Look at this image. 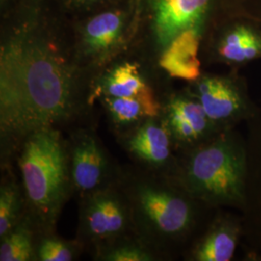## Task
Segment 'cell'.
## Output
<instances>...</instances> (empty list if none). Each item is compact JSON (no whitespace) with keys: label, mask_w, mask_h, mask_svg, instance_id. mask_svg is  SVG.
Masks as SVG:
<instances>
[{"label":"cell","mask_w":261,"mask_h":261,"mask_svg":"<svg viewBox=\"0 0 261 261\" xmlns=\"http://www.w3.org/2000/svg\"><path fill=\"white\" fill-rule=\"evenodd\" d=\"M0 126L28 137L69 119L93 79L75 53L71 20L53 0H16L1 17Z\"/></svg>","instance_id":"1"},{"label":"cell","mask_w":261,"mask_h":261,"mask_svg":"<svg viewBox=\"0 0 261 261\" xmlns=\"http://www.w3.org/2000/svg\"><path fill=\"white\" fill-rule=\"evenodd\" d=\"M101 101L112 121L121 126L133 125L142 119L155 118L160 112V105L154 89L138 97L102 96Z\"/></svg>","instance_id":"15"},{"label":"cell","mask_w":261,"mask_h":261,"mask_svg":"<svg viewBox=\"0 0 261 261\" xmlns=\"http://www.w3.org/2000/svg\"><path fill=\"white\" fill-rule=\"evenodd\" d=\"M15 2L16 0H0V18L4 17L12 9Z\"/></svg>","instance_id":"23"},{"label":"cell","mask_w":261,"mask_h":261,"mask_svg":"<svg viewBox=\"0 0 261 261\" xmlns=\"http://www.w3.org/2000/svg\"><path fill=\"white\" fill-rule=\"evenodd\" d=\"M153 70L159 69L133 48L94 77L91 96L138 97L154 89L150 83Z\"/></svg>","instance_id":"9"},{"label":"cell","mask_w":261,"mask_h":261,"mask_svg":"<svg viewBox=\"0 0 261 261\" xmlns=\"http://www.w3.org/2000/svg\"><path fill=\"white\" fill-rule=\"evenodd\" d=\"M19 168L29 207L42 224L53 225L72 181L69 159L59 133L47 128L28 135Z\"/></svg>","instance_id":"2"},{"label":"cell","mask_w":261,"mask_h":261,"mask_svg":"<svg viewBox=\"0 0 261 261\" xmlns=\"http://www.w3.org/2000/svg\"><path fill=\"white\" fill-rule=\"evenodd\" d=\"M34 256L32 231L29 221H20L1 238L0 260L28 261Z\"/></svg>","instance_id":"16"},{"label":"cell","mask_w":261,"mask_h":261,"mask_svg":"<svg viewBox=\"0 0 261 261\" xmlns=\"http://www.w3.org/2000/svg\"><path fill=\"white\" fill-rule=\"evenodd\" d=\"M236 239L233 232L225 226L212 230L196 250V260L228 261L233 256Z\"/></svg>","instance_id":"17"},{"label":"cell","mask_w":261,"mask_h":261,"mask_svg":"<svg viewBox=\"0 0 261 261\" xmlns=\"http://www.w3.org/2000/svg\"><path fill=\"white\" fill-rule=\"evenodd\" d=\"M137 158L153 167L167 163L170 156V141L167 129L153 118L142 123L127 141Z\"/></svg>","instance_id":"13"},{"label":"cell","mask_w":261,"mask_h":261,"mask_svg":"<svg viewBox=\"0 0 261 261\" xmlns=\"http://www.w3.org/2000/svg\"><path fill=\"white\" fill-rule=\"evenodd\" d=\"M106 261H150L152 254L143 246L135 243H121L112 246L102 253Z\"/></svg>","instance_id":"20"},{"label":"cell","mask_w":261,"mask_h":261,"mask_svg":"<svg viewBox=\"0 0 261 261\" xmlns=\"http://www.w3.org/2000/svg\"><path fill=\"white\" fill-rule=\"evenodd\" d=\"M70 171L72 183L82 193L100 190L108 172V161L93 136L82 135L72 150Z\"/></svg>","instance_id":"10"},{"label":"cell","mask_w":261,"mask_h":261,"mask_svg":"<svg viewBox=\"0 0 261 261\" xmlns=\"http://www.w3.org/2000/svg\"><path fill=\"white\" fill-rule=\"evenodd\" d=\"M218 15L246 19L261 28V0H221Z\"/></svg>","instance_id":"19"},{"label":"cell","mask_w":261,"mask_h":261,"mask_svg":"<svg viewBox=\"0 0 261 261\" xmlns=\"http://www.w3.org/2000/svg\"><path fill=\"white\" fill-rule=\"evenodd\" d=\"M204 35L197 30H188L175 38L159 57L161 72L172 79L196 82L201 76L199 50Z\"/></svg>","instance_id":"11"},{"label":"cell","mask_w":261,"mask_h":261,"mask_svg":"<svg viewBox=\"0 0 261 261\" xmlns=\"http://www.w3.org/2000/svg\"><path fill=\"white\" fill-rule=\"evenodd\" d=\"M37 257L41 261L73 260L75 258V249L65 241L49 237L40 243Z\"/></svg>","instance_id":"21"},{"label":"cell","mask_w":261,"mask_h":261,"mask_svg":"<svg viewBox=\"0 0 261 261\" xmlns=\"http://www.w3.org/2000/svg\"><path fill=\"white\" fill-rule=\"evenodd\" d=\"M56 7L69 18L102 8L119 0H53Z\"/></svg>","instance_id":"22"},{"label":"cell","mask_w":261,"mask_h":261,"mask_svg":"<svg viewBox=\"0 0 261 261\" xmlns=\"http://www.w3.org/2000/svg\"><path fill=\"white\" fill-rule=\"evenodd\" d=\"M21 196L19 188L8 183L0 190V237L2 238L19 223Z\"/></svg>","instance_id":"18"},{"label":"cell","mask_w":261,"mask_h":261,"mask_svg":"<svg viewBox=\"0 0 261 261\" xmlns=\"http://www.w3.org/2000/svg\"><path fill=\"white\" fill-rule=\"evenodd\" d=\"M133 221L146 238L176 236L192 221L191 206L182 196L152 182H142L130 194Z\"/></svg>","instance_id":"5"},{"label":"cell","mask_w":261,"mask_h":261,"mask_svg":"<svg viewBox=\"0 0 261 261\" xmlns=\"http://www.w3.org/2000/svg\"><path fill=\"white\" fill-rule=\"evenodd\" d=\"M195 83L198 102L209 119L228 118L240 108V97L228 80L215 75H201Z\"/></svg>","instance_id":"12"},{"label":"cell","mask_w":261,"mask_h":261,"mask_svg":"<svg viewBox=\"0 0 261 261\" xmlns=\"http://www.w3.org/2000/svg\"><path fill=\"white\" fill-rule=\"evenodd\" d=\"M81 212V229L94 242L113 241L129 229L133 221L130 206L112 190L89 194Z\"/></svg>","instance_id":"7"},{"label":"cell","mask_w":261,"mask_h":261,"mask_svg":"<svg viewBox=\"0 0 261 261\" xmlns=\"http://www.w3.org/2000/svg\"><path fill=\"white\" fill-rule=\"evenodd\" d=\"M221 0H139V32L134 47L157 66L159 57L183 32L197 30L205 36Z\"/></svg>","instance_id":"4"},{"label":"cell","mask_w":261,"mask_h":261,"mask_svg":"<svg viewBox=\"0 0 261 261\" xmlns=\"http://www.w3.org/2000/svg\"><path fill=\"white\" fill-rule=\"evenodd\" d=\"M70 20L77 58L94 80L135 47L139 0H119Z\"/></svg>","instance_id":"3"},{"label":"cell","mask_w":261,"mask_h":261,"mask_svg":"<svg viewBox=\"0 0 261 261\" xmlns=\"http://www.w3.org/2000/svg\"><path fill=\"white\" fill-rule=\"evenodd\" d=\"M208 119L199 102L177 96L168 103V125L179 140L192 141L198 139L207 129Z\"/></svg>","instance_id":"14"},{"label":"cell","mask_w":261,"mask_h":261,"mask_svg":"<svg viewBox=\"0 0 261 261\" xmlns=\"http://www.w3.org/2000/svg\"><path fill=\"white\" fill-rule=\"evenodd\" d=\"M241 176V163L234 150L224 141L196 151L187 168L190 189L197 196L212 200L237 196Z\"/></svg>","instance_id":"6"},{"label":"cell","mask_w":261,"mask_h":261,"mask_svg":"<svg viewBox=\"0 0 261 261\" xmlns=\"http://www.w3.org/2000/svg\"><path fill=\"white\" fill-rule=\"evenodd\" d=\"M204 41L215 56L225 62L243 63L261 56V28L246 19L217 15Z\"/></svg>","instance_id":"8"}]
</instances>
